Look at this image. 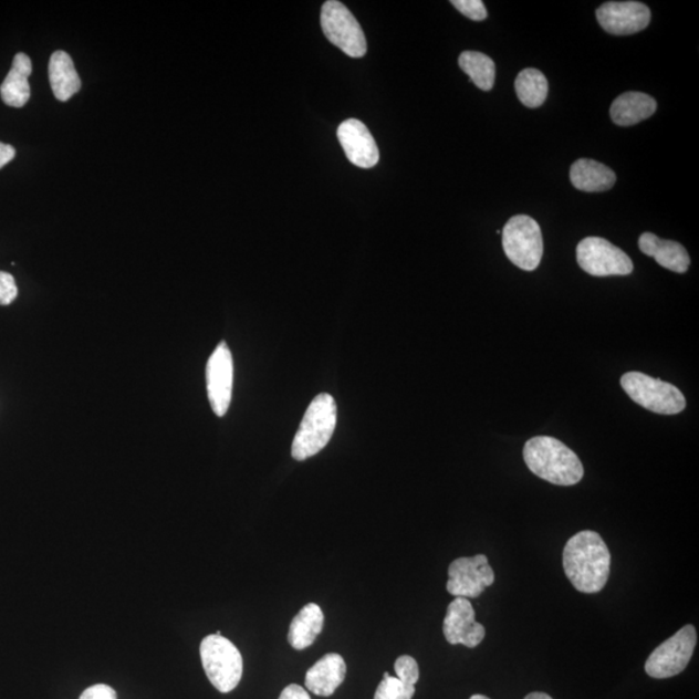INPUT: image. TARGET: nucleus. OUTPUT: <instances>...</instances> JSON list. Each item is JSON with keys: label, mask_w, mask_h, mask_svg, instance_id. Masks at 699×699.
Here are the masks:
<instances>
[{"label": "nucleus", "mask_w": 699, "mask_h": 699, "mask_svg": "<svg viewBox=\"0 0 699 699\" xmlns=\"http://www.w3.org/2000/svg\"><path fill=\"white\" fill-rule=\"evenodd\" d=\"M469 699H490L489 697L482 696V695H474L472 697H470Z\"/></svg>", "instance_id": "2f4dec72"}, {"label": "nucleus", "mask_w": 699, "mask_h": 699, "mask_svg": "<svg viewBox=\"0 0 699 699\" xmlns=\"http://www.w3.org/2000/svg\"><path fill=\"white\" fill-rule=\"evenodd\" d=\"M515 93L528 108H539L549 96V81L541 71L528 67L515 80Z\"/></svg>", "instance_id": "5701e85b"}, {"label": "nucleus", "mask_w": 699, "mask_h": 699, "mask_svg": "<svg viewBox=\"0 0 699 699\" xmlns=\"http://www.w3.org/2000/svg\"><path fill=\"white\" fill-rule=\"evenodd\" d=\"M49 77L53 95L60 102H67L81 90V80L73 60L65 51L52 53Z\"/></svg>", "instance_id": "412c9836"}, {"label": "nucleus", "mask_w": 699, "mask_h": 699, "mask_svg": "<svg viewBox=\"0 0 699 699\" xmlns=\"http://www.w3.org/2000/svg\"><path fill=\"white\" fill-rule=\"evenodd\" d=\"M503 248L517 268L534 271L543 257V237L541 226L529 216H515L508 220L503 232Z\"/></svg>", "instance_id": "423d86ee"}, {"label": "nucleus", "mask_w": 699, "mask_h": 699, "mask_svg": "<svg viewBox=\"0 0 699 699\" xmlns=\"http://www.w3.org/2000/svg\"><path fill=\"white\" fill-rule=\"evenodd\" d=\"M523 459L531 472L552 484L574 486L584 476L581 459L556 438L530 439L524 445Z\"/></svg>", "instance_id": "f03ea898"}, {"label": "nucleus", "mask_w": 699, "mask_h": 699, "mask_svg": "<svg viewBox=\"0 0 699 699\" xmlns=\"http://www.w3.org/2000/svg\"><path fill=\"white\" fill-rule=\"evenodd\" d=\"M576 260L581 269L592 277H627L634 263L622 249L603 238H587L576 248Z\"/></svg>", "instance_id": "1a4fd4ad"}, {"label": "nucleus", "mask_w": 699, "mask_h": 699, "mask_svg": "<svg viewBox=\"0 0 699 699\" xmlns=\"http://www.w3.org/2000/svg\"><path fill=\"white\" fill-rule=\"evenodd\" d=\"M451 3L456 10L470 20L482 21L488 18V10L482 0H452Z\"/></svg>", "instance_id": "a878e982"}, {"label": "nucleus", "mask_w": 699, "mask_h": 699, "mask_svg": "<svg viewBox=\"0 0 699 699\" xmlns=\"http://www.w3.org/2000/svg\"><path fill=\"white\" fill-rule=\"evenodd\" d=\"M279 699H311V698L305 689L298 686V684H291V686H288L283 691H281Z\"/></svg>", "instance_id": "c85d7f7f"}, {"label": "nucleus", "mask_w": 699, "mask_h": 699, "mask_svg": "<svg viewBox=\"0 0 699 699\" xmlns=\"http://www.w3.org/2000/svg\"><path fill=\"white\" fill-rule=\"evenodd\" d=\"M14 156H17V149L10 146V144L0 142V169L9 165Z\"/></svg>", "instance_id": "c756f323"}, {"label": "nucleus", "mask_w": 699, "mask_h": 699, "mask_svg": "<svg viewBox=\"0 0 699 699\" xmlns=\"http://www.w3.org/2000/svg\"><path fill=\"white\" fill-rule=\"evenodd\" d=\"M346 678V664L337 653H330L310 668L306 688L311 693L331 697Z\"/></svg>", "instance_id": "2eb2a0df"}, {"label": "nucleus", "mask_w": 699, "mask_h": 699, "mask_svg": "<svg viewBox=\"0 0 699 699\" xmlns=\"http://www.w3.org/2000/svg\"><path fill=\"white\" fill-rule=\"evenodd\" d=\"M207 385L212 411L223 417L231 405L233 386V359L225 341L220 342L209 358Z\"/></svg>", "instance_id": "9b49d317"}, {"label": "nucleus", "mask_w": 699, "mask_h": 699, "mask_svg": "<svg viewBox=\"0 0 699 699\" xmlns=\"http://www.w3.org/2000/svg\"><path fill=\"white\" fill-rule=\"evenodd\" d=\"M33 72L32 60L25 53H18L13 58L12 67L2 86L0 96L4 104L12 108H22L30 98L29 77Z\"/></svg>", "instance_id": "a211bd4d"}, {"label": "nucleus", "mask_w": 699, "mask_h": 699, "mask_svg": "<svg viewBox=\"0 0 699 699\" xmlns=\"http://www.w3.org/2000/svg\"><path fill=\"white\" fill-rule=\"evenodd\" d=\"M200 655L208 679L220 693H230L239 686L244 663L239 649L228 638L218 635L205 637Z\"/></svg>", "instance_id": "20e7f679"}, {"label": "nucleus", "mask_w": 699, "mask_h": 699, "mask_svg": "<svg viewBox=\"0 0 699 699\" xmlns=\"http://www.w3.org/2000/svg\"><path fill=\"white\" fill-rule=\"evenodd\" d=\"M598 24L613 35H630L647 29L651 19L648 6L640 2H607L596 12Z\"/></svg>", "instance_id": "ddd939ff"}, {"label": "nucleus", "mask_w": 699, "mask_h": 699, "mask_svg": "<svg viewBox=\"0 0 699 699\" xmlns=\"http://www.w3.org/2000/svg\"><path fill=\"white\" fill-rule=\"evenodd\" d=\"M459 65L467 73L478 88L490 91L495 83L497 66L493 60L477 51L462 52Z\"/></svg>", "instance_id": "4be33fe9"}, {"label": "nucleus", "mask_w": 699, "mask_h": 699, "mask_svg": "<svg viewBox=\"0 0 699 699\" xmlns=\"http://www.w3.org/2000/svg\"><path fill=\"white\" fill-rule=\"evenodd\" d=\"M564 570L570 583L582 594H597L609 580L612 556L602 535L584 530L568 539Z\"/></svg>", "instance_id": "f257e3e1"}, {"label": "nucleus", "mask_w": 699, "mask_h": 699, "mask_svg": "<svg viewBox=\"0 0 699 699\" xmlns=\"http://www.w3.org/2000/svg\"><path fill=\"white\" fill-rule=\"evenodd\" d=\"M657 111V102L644 93H626L615 98L611 117L615 125L634 126L648 119Z\"/></svg>", "instance_id": "6ab92c4d"}, {"label": "nucleus", "mask_w": 699, "mask_h": 699, "mask_svg": "<svg viewBox=\"0 0 699 699\" xmlns=\"http://www.w3.org/2000/svg\"><path fill=\"white\" fill-rule=\"evenodd\" d=\"M638 248L645 255L655 258L657 263L667 270L684 273L689 269V254L679 242L663 240L656 234L645 232L638 239Z\"/></svg>", "instance_id": "dca6fc26"}, {"label": "nucleus", "mask_w": 699, "mask_h": 699, "mask_svg": "<svg viewBox=\"0 0 699 699\" xmlns=\"http://www.w3.org/2000/svg\"><path fill=\"white\" fill-rule=\"evenodd\" d=\"M394 670L397 672V678L408 686H415L420 679L419 665L416 659L409 656H401L395 660Z\"/></svg>", "instance_id": "393cba45"}, {"label": "nucleus", "mask_w": 699, "mask_h": 699, "mask_svg": "<svg viewBox=\"0 0 699 699\" xmlns=\"http://www.w3.org/2000/svg\"><path fill=\"white\" fill-rule=\"evenodd\" d=\"M620 385L630 399L650 413L678 415L687 407L686 397L678 387L641 372L623 375Z\"/></svg>", "instance_id": "39448f33"}, {"label": "nucleus", "mask_w": 699, "mask_h": 699, "mask_svg": "<svg viewBox=\"0 0 699 699\" xmlns=\"http://www.w3.org/2000/svg\"><path fill=\"white\" fill-rule=\"evenodd\" d=\"M337 425V405L331 394L323 393L311 401L292 445L294 460L305 461L330 444Z\"/></svg>", "instance_id": "7ed1b4c3"}, {"label": "nucleus", "mask_w": 699, "mask_h": 699, "mask_svg": "<svg viewBox=\"0 0 699 699\" xmlns=\"http://www.w3.org/2000/svg\"><path fill=\"white\" fill-rule=\"evenodd\" d=\"M415 691V686H408L398 678L389 676L379 682L375 699H413Z\"/></svg>", "instance_id": "b1692460"}, {"label": "nucleus", "mask_w": 699, "mask_h": 699, "mask_svg": "<svg viewBox=\"0 0 699 699\" xmlns=\"http://www.w3.org/2000/svg\"><path fill=\"white\" fill-rule=\"evenodd\" d=\"M389 676H390V674H389V672H385V674H384V679L389 678Z\"/></svg>", "instance_id": "473e14b6"}, {"label": "nucleus", "mask_w": 699, "mask_h": 699, "mask_svg": "<svg viewBox=\"0 0 699 699\" xmlns=\"http://www.w3.org/2000/svg\"><path fill=\"white\" fill-rule=\"evenodd\" d=\"M444 634L451 645L461 644L473 649L483 641L486 629L476 620V612L468 598L456 597L448 605L444 620Z\"/></svg>", "instance_id": "f8f14e48"}, {"label": "nucleus", "mask_w": 699, "mask_h": 699, "mask_svg": "<svg viewBox=\"0 0 699 699\" xmlns=\"http://www.w3.org/2000/svg\"><path fill=\"white\" fill-rule=\"evenodd\" d=\"M495 582V573L484 554L460 557L448 567V594L455 597L477 598Z\"/></svg>", "instance_id": "9d476101"}, {"label": "nucleus", "mask_w": 699, "mask_h": 699, "mask_svg": "<svg viewBox=\"0 0 699 699\" xmlns=\"http://www.w3.org/2000/svg\"><path fill=\"white\" fill-rule=\"evenodd\" d=\"M80 699H117L116 690L105 684H96L83 691Z\"/></svg>", "instance_id": "cd10ccee"}, {"label": "nucleus", "mask_w": 699, "mask_h": 699, "mask_svg": "<svg viewBox=\"0 0 699 699\" xmlns=\"http://www.w3.org/2000/svg\"><path fill=\"white\" fill-rule=\"evenodd\" d=\"M570 180L573 186L583 192H606L617 181V175L604 164L595 159H577L570 169Z\"/></svg>", "instance_id": "f3484780"}, {"label": "nucleus", "mask_w": 699, "mask_h": 699, "mask_svg": "<svg viewBox=\"0 0 699 699\" xmlns=\"http://www.w3.org/2000/svg\"><path fill=\"white\" fill-rule=\"evenodd\" d=\"M323 32L331 43L349 58H363L367 52L366 35L345 4L337 0L325 2L322 9Z\"/></svg>", "instance_id": "0eeeda50"}, {"label": "nucleus", "mask_w": 699, "mask_h": 699, "mask_svg": "<svg viewBox=\"0 0 699 699\" xmlns=\"http://www.w3.org/2000/svg\"><path fill=\"white\" fill-rule=\"evenodd\" d=\"M697 645L695 626L682 627L651 653L645 671L653 679H668L686 670Z\"/></svg>", "instance_id": "6e6552de"}, {"label": "nucleus", "mask_w": 699, "mask_h": 699, "mask_svg": "<svg viewBox=\"0 0 699 699\" xmlns=\"http://www.w3.org/2000/svg\"><path fill=\"white\" fill-rule=\"evenodd\" d=\"M323 626L324 614L321 606L314 603L307 604L293 618L288 630V643L295 650L306 649L322 634Z\"/></svg>", "instance_id": "aec40b11"}, {"label": "nucleus", "mask_w": 699, "mask_h": 699, "mask_svg": "<svg viewBox=\"0 0 699 699\" xmlns=\"http://www.w3.org/2000/svg\"><path fill=\"white\" fill-rule=\"evenodd\" d=\"M524 699H553L551 696L542 693V691H534V693H530Z\"/></svg>", "instance_id": "7c9ffc66"}, {"label": "nucleus", "mask_w": 699, "mask_h": 699, "mask_svg": "<svg viewBox=\"0 0 699 699\" xmlns=\"http://www.w3.org/2000/svg\"><path fill=\"white\" fill-rule=\"evenodd\" d=\"M337 136L349 163L362 169H371L378 163L379 152L374 136L359 119H346L340 125Z\"/></svg>", "instance_id": "4468645a"}, {"label": "nucleus", "mask_w": 699, "mask_h": 699, "mask_svg": "<svg viewBox=\"0 0 699 699\" xmlns=\"http://www.w3.org/2000/svg\"><path fill=\"white\" fill-rule=\"evenodd\" d=\"M18 285L9 272L0 271V306H9L18 299Z\"/></svg>", "instance_id": "bb28decb"}]
</instances>
